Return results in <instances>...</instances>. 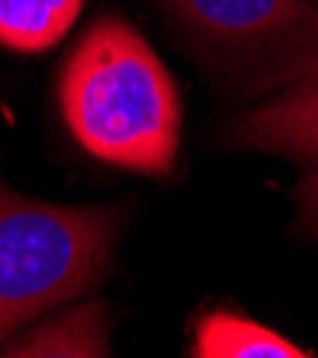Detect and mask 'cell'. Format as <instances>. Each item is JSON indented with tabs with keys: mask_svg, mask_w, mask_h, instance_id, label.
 <instances>
[{
	"mask_svg": "<svg viewBox=\"0 0 318 358\" xmlns=\"http://www.w3.org/2000/svg\"><path fill=\"white\" fill-rule=\"evenodd\" d=\"M57 98L72 138L92 158L158 178L175 169L184 124L178 86L129 23L103 17L80 38Z\"/></svg>",
	"mask_w": 318,
	"mask_h": 358,
	"instance_id": "1",
	"label": "cell"
},
{
	"mask_svg": "<svg viewBox=\"0 0 318 358\" xmlns=\"http://www.w3.org/2000/svg\"><path fill=\"white\" fill-rule=\"evenodd\" d=\"M115 206H64L0 184V344L92 292L118 241Z\"/></svg>",
	"mask_w": 318,
	"mask_h": 358,
	"instance_id": "2",
	"label": "cell"
},
{
	"mask_svg": "<svg viewBox=\"0 0 318 358\" xmlns=\"http://www.w3.org/2000/svg\"><path fill=\"white\" fill-rule=\"evenodd\" d=\"M187 41L247 92L281 89L318 72L315 0H155Z\"/></svg>",
	"mask_w": 318,
	"mask_h": 358,
	"instance_id": "3",
	"label": "cell"
},
{
	"mask_svg": "<svg viewBox=\"0 0 318 358\" xmlns=\"http://www.w3.org/2000/svg\"><path fill=\"white\" fill-rule=\"evenodd\" d=\"M226 141L236 149L318 166V72L244 112Z\"/></svg>",
	"mask_w": 318,
	"mask_h": 358,
	"instance_id": "4",
	"label": "cell"
},
{
	"mask_svg": "<svg viewBox=\"0 0 318 358\" xmlns=\"http://www.w3.org/2000/svg\"><path fill=\"white\" fill-rule=\"evenodd\" d=\"M109 313L101 301L66 307L0 344L3 358H106L112 355Z\"/></svg>",
	"mask_w": 318,
	"mask_h": 358,
	"instance_id": "5",
	"label": "cell"
},
{
	"mask_svg": "<svg viewBox=\"0 0 318 358\" xmlns=\"http://www.w3.org/2000/svg\"><path fill=\"white\" fill-rule=\"evenodd\" d=\"M195 358H310L301 344L233 310H212L195 327Z\"/></svg>",
	"mask_w": 318,
	"mask_h": 358,
	"instance_id": "6",
	"label": "cell"
},
{
	"mask_svg": "<svg viewBox=\"0 0 318 358\" xmlns=\"http://www.w3.org/2000/svg\"><path fill=\"white\" fill-rule=\"evenodd\" d=\"M83 9V0H0V46L38 55L61 41Z\"/></svg>",
	"mask_w": 318,
	"mask_h": 358,
	"instance_id": "7",
	"label": "cell"
},
{
	"mask_svg": "<svg viewBox=\"0 0 318 358\" xmlns=\"http://www.w3.org/2000/svg\"><path fill=\"white\" fill-rule=\"evenodd\" d=\"M296 203H298V224H301V229L318 241V166H310V172L298 181Z\"/></svg>",
	"mask_w": 318,
	"mask_h": 358,
	"instance_id": "8",
	"label": "cell"
},
{
	"mask_svg": "<svg viewBox=\"0 0 318 358\" xmlns=\"http://www.w3.org/2000/svg\"><path fill=\"white\" fill-rule=\"evenodd\" d=\"M315 3H318V0H315Z\"/></svg>",
	"mask_w": 318,
	"mask_h": 358,
	"instance_id": "9",
	"label": "cell"
}]
</instances>
